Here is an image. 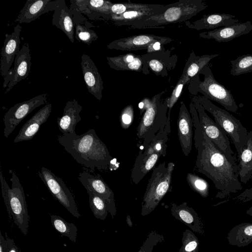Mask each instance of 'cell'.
Instances as JSON below:
<instances>
[{"label":"cell","instance_id":"obj_1","mask_svg":"<svg viewBox=\"0 0 252 252\" xmlns=\"http://www.w3.org/2000/svg\"><path fill=\"white\" fill-rule=\"evenodd\" d=\"M194 127V146L197 151V171L210 179L219 191L216 197L225 198L243 189L239 179V166L235 157L223 154L210 140L199 122L193 102L189 104Z\"/></svg>","mask_w":252,"mask_h":252},{"label":"cell","instance_id":"obj_2","mask_svg":"<svg viewBox=\"0 0 252 252\" xmlns=\"http://www.w3.org/2000/svg\"><path fill=\"white\" fill-rule=\"evenodd\" d=\"M58 140L78 163L92 172L95 168L106 170L110 165L113 158L93 128L79 135L75 132L60 134Z\"/></svg>","mask_w":252,"mask_h":252},{"label":"cell","instance_id":"obj_3","mask_svg":"<svg viewBox=\"0 0 252 252\" xmlns=\"http://www.w3.org/2000/svg\"><path fill=\"white\" fill-rule=\"evenodd\" d=\"M208 6L203 0H181L166 4L161 12L130 22L126 26L140 29L163 28L168 24L189 21Z\"/></svg>","mask_w":252,"mask_h":252},{"label":"cell","instance_id":"obj_4","mask_svg":"<svg viewBox=\"0 0 252 252\" xmlns=\"http://www.w3.org/2000/svg\"><path fill=\"white\" fill-rule=\"evenodd\" d=\"M141 113L143 112L137 128V136L142 140L140 150L145 149L167 121V98L161 100V94L155 95L152 98H144L139 104Z\"/></svg>","mask_w":252,"mask_h":252},{"label":"cell","instance_id":"obj_5","mask_svg":"<svg viewBox=\"0 0 252 252\" xmlns=\"http://www.w3.org/2000/svg\"><path fill=\"white\" fill-rule=\"evenodd\" d=\"M188 90L193 95L200 93L210 100L220 103L226 110L234 113L237 112L238 106L230 91L215 79L208 65L191 79Z\"/></svg>","mask_w":252,"mask_h":252},{"label":"cell","instance_id":"obj_6","mask_svg":"<svg viewBox=\"0 0 252 252\" xmlns=\"http://www.w3.org/2000/svg\"><path fill=\"white\" fill-rule=\"evenodd\" d=\"M9 173L11 174V188L7 184L0 169L2 197L9 217L21 232L27 235L29 216L24 189L16 174L11 170H9Z\"/></svg>","mask_w":252,"mask_h":252},{"label":"cell","instance_id":"obj_7","mask_svg":"<svg viewBox=\"0 0 252 252\" xmlns=\"http://www.w3.org/2000/svg\"><path fill=\"white\" fill-rule=\"evenodd\" d=\"M175 164L170 162L160 163L153 170L148 181L141 205V215L145 216L153 211L170 187Z\"/></svg>","mask_w":252,"mask_h":252},{"label":"cell","instance_id":"obj_8","mask_svg":"<svg viewBox=\"0 0 252 252\" xmlns=\"http://www.w3.org/2000/svg\"><path fill=\"white\" fill-rule=\"evenodd\" d=\"M195 96L205 110L214 117L215 123L230 137L238 157L246 143L248 133L246 128L228 111L216 106L203 96Z\"/></svg>","mask_w":252,"mask_h":252},{"label":"cell","instance_id":"obj_9","mask_svg":"<svg viewBox=\"0 0 252 252\" xmlns=\"http://www.w3.org/2000/svg\"><path fill=\"white\" fill-rule=\"evenodd\" d=\"M38 175L54 197L74 217L80 218L75 199L63 180L45 167L38 171Z\"/></svg>","mask_w":252,"mask_h":252},{"label":"cell","instance_id":"obj_10","mask_svg":"<svg viewBox=\"0 0 252 252\" xmlns=\"http://www.w3.org/2000/svg\"><path fill=\"white\" fill-rule=\"evenodd\" d=\"M191 101L194 103L199 122L207 136L223 154L229 157H235L229 139L225 131L207 115L195 95L192 97Z\"/></svg>","mask_w":252,"mask_h":252},{"label":"cell","instance_id":"obj_11","mask_svg":"<svg viewBox=\"0 0 252 252\" xmlns=\"http://www.w3.org/2000/svg\"><path fill=\"white\" fill-rule=\"evenodd\" d=\"M47 93L35 96L30 99L15 104L5 113L3 117L4 136L6 138L29 114L47 102Z\"/></svg>","mask_w":252,"mask_h":252},{"label":"cell","instance_id":"obj_12","mask_svg":"<svg viewBox=\"0 0 252 252\" xmlns=\"http://www.w3.org/2000/svg\"><path fill=\"white\" fill-rule=\"evenodd\" d=\"M173 40L174 39L166 36L153 34H140L116 39L109 43L106 47L109 49L131 51L149 49L157 42L163 45Z\"/></svg>","mask_w":252,"mask_h":252},{"label":"cell","instance_id":"obj_13","mask_svg":"<svg viewBox=\"0 0 252 252\" xmlns=\"http://www.w3.org/2000/svg\"><path fill=\"white\" fill-rule=\"evenodd\" d=\"M31 64L30 50L26 42L16 56L13 67L3 77V88L7 87L5 93L10 92L18 82L28 76Z\"/></svg>","mask_w":252,"mask_h":252},{"label":"cell","instance_id":"obj_14","mask_svg":"<svg viewBox=\"0 0 252 252\" xmlns=\"http://www.w3.org/2000/svg\"><path fill=\"white\" fill-rule=\"evenodd\" d=\"M144 62L143 73L148 74L150 67L157 75L166 76L168 72L174 69L177 61V57L171 50L163 49L149 52L142 55Z\"/></svg>","mask_w":252,"mask_h":252},{"label":"cell","instance_id":"obj_15","mask_svg":"<svg viewBox=\"0 0 252 252\" xmlns=\"http://www.w3.org/2000/svg\"><path fill=\"white\" fill-rule=\"evenodd\" d=\"M78 179L86 190L93 191L104 200L108 212L114 219L117 212L114 193L100 175L84 170L79 173Z\"/></svg>","mask_w":252,"mask_h":252},{"label":"cell","instance_id":"obj_16","mask_svg":"<svg viewBox=\"0 0 252 252\" xmlns=\"http://www.w3.org/2000/svg\"><path fill=\"white\" fill-rule=\"evenodd\" d=\"M22 27L17 24L10 34H5V38L0 53V74L3 77L10 69L20 51V33Z\"/></svg>","mask_w":252,"mask_h":252},{"label":"cell","instance_id":"obj_17","mask_svg":"<svg viewBox=\"0 0 252 252\" xmlns=\"http://www.w3.org/2000/svg\"><path fill=\"white\" fill-rule=\"evenodd\" d=\"M81 66L88 91L100 101L102 97L103 82L98 70L90 57L86 54L81 56Z\"/></svg>","mask_w":252,"mask_h":252},{"label":"cell","instance_id":"obj_18","mask_svg":"<svg viewBox=\"0 0 252 252\" xmlns=\"http://www.w3.org/2000/svg\"><path fill=\"white\" fill-rule=\"evenodd\" d=\"M70 8L90 19H110V7L112 2L104 0H74L70 1Z\"/></svg>","mask_w":252,"mask_h":252},{"label":"cell","instance_id":"obj_19","mask_svg":"<svg viewBox=\"0 0 252 252\" xmlns=\"http://www.w3.org/2000/svg\"><path fill=\"white\" fill-rule=\"evenodd\" d=\"M179 141L182 152L188 156L192 149L193 124L190 112L184 102H181L177 121Z\"/></svg>","mask_w":252,"mask_h":252},{"label":"cell","instance_id":"obj_20","mask_svg":"<svg viewBox=\"0 0 252 252\" xmlns=\"http://www.w3.org/2000/svg\"><path fill=\"white\" fill-rule=\"evenodd\" d=\"M58 0H28L15 21L18 24L30 23L42 14L56 9Z\"/></svg>","mask_w":252,"mask_h":252},{"label":"cell","instance_id":"obj_21","mask_svg":"<svg viewBox=\"0 0 252 252\" xmlns=\"http://www.w3.org/2000/svg\"><path fill=\"white\" fill-rule=\"evenodd\" d=\"M252 31V23L248 21L238 23L230 26L223 27L199 34L200 38L214 39L220 42H227L234 38L249 33Z\"/></svg>","mask_w":252,"mask_h":252},{"label":"cell","instance_id":"obj_22","mask_svg":"<svg viewBox=\"0 0 252 252\" xmlns=\"http://www.w3.org/2000/svg\"><path fill=\"white\" fill-rule=\"evenodd\" d=\"M52 105L48 103L36 112L22 126L14 140V143L32 139L45 123L52 111Z\"/></svg>","mask_w":252,"mask_h":252},{"label":"cell","instance_id":"obj_23","mask_svg":"<svg viewBox=\"0 0 252 252\" xmlns=\"http://www.w3.org/2000/svg\"><path fill=\"white\" fill-rule=\"evenodd\" d=\"M235 16L228 14H210L194 21H187L185 24L189 29L197 31L201 30L216 29L220 27H227L239 23V20L235 19Z\"/></svg>","mask_w":252,"mask_h":252},{"label":"cell","instance_id":"obj_24","mask_svg":"<svg viewBox=\"0 0 252 252\" xmlns=\"http://www.w3.org/2000/svg\"><path fill=\"white\" fill-rule=\"evenodd\" d=\"M52 23L63 32L71 42L74 43L75 25L70 10L64 0H58L52 16Z\"/></svg>","mask_w":252,"mask_h":252},{"label":"cell","instance_id":"obj_25","mask_svg":"<svg viewBox=\"0 0 252 252\" xmlns=\"http://www.w3.org/2000/svg\"><path fill=\"white\" fill-rule=\"evenodd\" d=\"M171 215L180 221L199 234L204 233L203 225L201 219L196 211L189 207L186 202L179 205L175 203L171 204Z\"/></svg>","mask_w":252,"mask_h":252},{"label":"cell","instance_id":"obj_26","mask_svg":"<svg viewBox=\"0 0 252 252\" xmlns=\"http://www.w3.org/2000/svg\"><path fill=\"white\" fill-rule=\"evenodd\" d=\"M82 109V106L75 99L66 103L63 115L57 119L59 128L63 134L75 132L76 125L82 120L80 113Z\"/></svg>","mask_w":252,"mask_h":252},{"label":"cell","instance_id":"obj_27","mask_svg":"<svg viewBox=\"0 0 252 252\" xmlns=\"http://www.w3.org/2000/svg\"><path fill=\"white\" fill-rule=\"evenodd\" d=\"M160 156L157 152L148 153L139 151L131 172L132 182L138 184L154 167Z\"/></svg>","mask_w":252,"mask_h":252},{"label":"cell","instance_id":"obj_28","mask_svg":"<svg viewBox=\"0 0 252 252\" xmlns=\"http://www.w3.org/2000/svg\"><path fill=\"white\" fill-rule=\"evenodd\" d=\"M110 67L118 71L142 72L144 62L142 55L127 53L117 56L107 57Z\"/></svg>","mask_w":252,"mask_h":252},{"label":"cell","instance_id":"obj_29","mask_svg":"<svg viewBox=\"0 0 252 252\" xmlns=\"http://www.w3.org/2000/svg\"><path fill=\"white\" fill-rule=\"evenodd\" d=\"M75 25V38L78 41L91 45L98 36L90 28L93 27L83 15L69 7Z\"/></svg>","mask_w":252,"mask_h":252},{"label":"cell","instance_id":"obj_30","mask_svg":"<svg viewBox=\"0 0 252 252\" xmlns=\"http://www.w3.org/2000/svg\"><path fill=\"white\" fill-rule=\"evenodd\" d=\"M166 5L151 4L149 7L145 8L127 11L118 15H111L110 20L117 26H126L130 22L161 12Z\"/></svg>","mask_w":252,"mask_h":252},{"label":"cell","instance_id":"obj_31","mask_svg":"<svg viewBox=\"0 0 252 252\" xmlns=\"http://www.w3.org/2000/svg\"><path fill=\"white\" fill-rule=\"evenodd\" d=\"M238 157L240 181L246 184L252 178V131L248 132L246 144Z\"/></svg>","mask_w":252,"mask_h":252},{"label":"cell","instance_id":"obj_32","mask_svg":"<svg viewBox=\"0 0 252 252\" xmlns=\"http://www.w3.org/2000/svg\"><path fill=\"white\" fill-rule=\"evenodd\" d=\"M170 111L167 113V121L164 126L157 134L148 146L144 150H140L148 153L157 152L164 157L167 147L168 135L171 131Z\"/></svg>","mask_w":252,"mask_h":252},{"label":"cell","instance_id":"obj_33","mask_svg":"<svg viewBox=\"0 0 252 252\" xmlns=\"http://www.w3.org/2000/svg\"><path fill=\"white\" fill-rule=\"evenodd\" d=\"M219 55L213 54L196 56L192 51L186 63L182 75L190 81L192 77L198 74L202 69L207 65L212 59Z\"/></svg>","mask_w":252,"mask_h":252},{"label":"cell","instance_id":"obj_34","mask_svg":"<svg viewBox=\"0 0 252 252\" xmlns=\"http://www.w3.org/2000/svg\"><path fill=\"white\" fill-rule=\"evenodd\" d=\"M228 241L230 245L242 247L252 242V223H244L232 229L228 234Z\"/></svg>","mask_w":252,"mask_h":252},{"label":"cell","instance_id":"obj_35","mask_svg":"<svg viewBox=\"0 0 252 252\" xmlns=\"http://www.w3.org/2000/svg\"><path fill=\"white\" fill-rule=\"evenodd\" d=\"M50 217L52 225L56 230L72 242H76L77 228L74 224L67 222L60 216L51 215Z\"/></svg>","mask_w":252,"mask_h":252},{"label":"cell","instance_id":"obj_36","mask_svg":"<svg viewBox=\"0 0 252 252\" xmlns=\"http://www.w3.org/2000/svg\"><path fill=\"white\" fill-rule=\"evenodd\" d=\"M89 195L90 208L98 219L104 220L109 213L107 204L104 200L93 191L87 189Z\"/></svg>","mask_w":252,"mask_h":252},{"label":"cell","instance_id":"obj_37","mask_svg":"<svg viewBox=\"0 0 252 252\" xmlns=\"http://www.w3.org/2000/svg\"><path fill=\"white\" fill-rule=\"evenodd\" d=\"M231 68L230 73L233 76L252 72V55L246 54L239 56L234 60L230 61Z\"/></svg>","mask_w":252,"mask_h":252},{"label":"cell","instance_id":"obj_38","mask_svg":"<svg viewBox=\"0 0 252 252\" xmlns=\"http://www.w3.org/2000/svg\"><path fill=\"white\" fill-rule=\"evenodd\" d=\"M187 181L190 188L202 197H206L208 196L209 186L204 179L195 174L188 173Z\"/></svg>","mask_w":252,"mask_h":252},{"label":"cell","instance_id":"obj_39","mask_svg":"<svg viewBox=\"0 0 252 252\" xmlns=\"http://www.w3.org/2000/svg\"><path fill=\"white\" fill-rule=\"evenodd\" d=\"M151 4L130 2L112 3L110 7V16L120 15L127 11L145 8L149 7Z\"/></svg>","mask_w":252,"mask_h":252},{"label":"cell","instance_id":"obj_40","mask_svg":"<svg viewBox=\"0 0 252 252\" xmlns=\"http://www.w3.org/2000/svg\"><path fill=\"white\" fill-rule=\"evenodd\" d=\"M182 245L179 252H198L199 241L195 234L189 229L183 232Z\"/></svg>","mask_w":252,"mask_h":252},{"label":"cell","instance_id":"obj_41","mask_svg":"<svg viewBox=\"0 0 252 252\" xmlns=\"http://www.w3.org/2000/svg\"><path fill=\"white\" fill-rule=\"evenodd\" d=\"M164 241V237L162 234L158 233L155 230H152L149 233L146 240L137 252H152L155 246Z\"/></svg>","mask_w":252,"mask_h":252},{"label":"cell","instance_id":"obj_42","mask_svg":"<svg viewBox=\"0 0 252 252\" xmlns=\"http://www.w3.org/2000/svg\"><path fill=\"white\" fill-rule=\"evenodd\" d=\"M189 81L183 75L179 78L171 95L167 98L169 111H171V109L179 98L185 85L189 84Z\"/></svg>","mask_w":252,"mask_h":252},{"label":"cell","instance_id":"obj_43","mask_svg":"<svg viewBox=\"0 0 252 252\" xmlns=\"http://www.w3.org/2000/svg\"><path fill=\"white\" fill-rule=\"evenodd\" d=\"M134 117L133 107L132 105L125 107L120 115L121 126L123 129H127L132 124Z\"/></svg>","mask_w":252,"mask_h":252},{"label":"cell","instance_id":"obj_44","mask_svg":"<svg viewBox=\"0 0 252 252\" xmlns=\"http://www.w3.org/2000/svg\"><path fill=\"white\" fill-rule=\"evenodd\" d=\"M233 200L240 202H246L252 200V187L246 189L240 194L233 198Z\"/></svg>","mask_w":252,"mask_h":252},{"label":"cell","instance_id":"obj_45","mask_svg":"<svg viewBox=\"0 0 252 252\" xmlns=\"http://www.w3.org/2000/svg\"><path fill=\"white\" fill-rule=\"evenodd\" d=\"M9 245L8 238L5 239L0 231V252H7Z\"/></svg>","mask_w":252,"mask_h":252},{"label":"cell","instance_id":"obj_46","mask_svg":"<svg viewBox=\"0 0 252 252\" xmlns=\"http://www.w3.org/2000/svg\"><path fill=\"white\" fill-rule=\"evenodd\" d=\"M8 241H9V245L7 252H21L20 249L19 247L15 244L13 239H11L9 237Z\"/></svg>","mask_w":252,"mask_h":252},{"label":"cell","instance_id":"obj_47","mask_svg":"<svg viewBox=\"0 0 252 252\" xmlns=\"http://www.w3.org/2000/svg\"><path fill=\"white\" fill-rule=\"evenodd\" d=\"M126 222L128 226L132 227V222L129 215H127L126 218Z\"/></svg>","mask_w":252,"mask_h":252},{"label":"cell","instance_id":"obj_48","mask_svg":"<svg viewBox=\"0 0 252 252\" xmlns=\"http://www.w3.org/2000/svg\"><path fill=\"white\" fill-rule=\"evenodd\" d=\"M247 214L252 216V206L247 210Z\"/></svg>","mask_w":252,"mask_h":252}]
</instances>
